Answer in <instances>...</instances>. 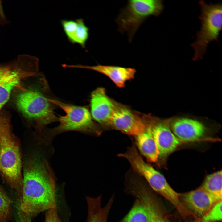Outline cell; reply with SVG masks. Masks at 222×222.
Here are the masks:
<instances>
[{
    "instance_id": "obj_7",
    "label": "cell",
    "mask_w": 222,
    "mask_h": 222,
    "mask_svg": "<svg viewBox=\"0 0 222 222\" xmlns=\"http://www.w3.org/2000/svg\"><path fill=\"white\" fill-rule=\"evenodd\" d=\"M199 3L201 13L199 17L201 23L197 38L191 46L195 54L193 60L202 59L208 44L211 42H219V35L222 27V5L221 3L207 4L202 0Z\"/></svg>"
},
{
    "instance_id": "obj_2",
    "label": "cell",
    "mask_w": 222,
    "mask_h": 222,
    "mask_svg": "<svg viewBox=\"0 0 222 222\" xmlns=\"http://www.w3.org/2000/svg\"><path fill=\"white\" fill-rule=\"evenodd\" d=\"M119 156L125 158L134 170L146 179L151 189L171 203L183 219L192 214L182 204L181 194L176 192L170 185L164 176L143 160L134 146Z\"/></svg>"
},
{
    "instance_id": "obj_11",
    "label": "cell",
    "mask_w": 222,
    "mask_h": 222,
    "mask_svg": "<svg viewBox=\"0 0 222 222\" xmlns=\"http://www.w3.org/2000/svg\"><path fill=\"white\" fill-rule=\"evenodd\" d=\"M150 122L153 138L158 153V158H165L176 149L181 141L165 124L155 121L151 117Z\"/></svg>"
},
{
    "instance_id": "obj_1",
    "label": "cell",
    "mask_w": 222,
    "mask_h": 222,
    "mask_svg": "<svg viewBox=\"0 0 222 222\" xmlns=\"http://www.w3.org/2000/svg\"><path fill=\"white\" fill-rule=\"evenodd\" d=\"M19 203V209L31 218L57 207L54 176L44 159L35 158L25 163Z\"/></svg>"
},
{
    "instance_id": "obj_24",
    "label": "cell",
    "mask_w": 222,
    "mask_h": 222,
    "mask_svg": "<svg viewBox=\"0 0 222 222\" xmlns=\"http://www.w3.org/2000/svg\"><path fill=\"white\" fill-rule=\"evenodd\" d=\"M17 222H31V218L18 208Z\"/></svg>"
},
{
    "instance_id": "obj_5",
    "label": "cell",
    "mask_w": 222,
    "mask_h": 222,
    "mask_svg": "<svg viewBox=\"0 0 222 222\" xmlns=\"http://www.w3.org/2000/svg\"><path fill=\"white\" fill-rule=\"evenodd\" d=\"M49 101L65 112V116H60V124L52 129H47V141L60 133L69 131H76L87 133H96L99 131L97 125L93 121L90 112L87 106H77L61 102L50 98Z\"/></svg>"
},
{
    "instance_id": "obj_25",
    "label": "cell",
    "mask_w": 222,
    "mask_h": 222,
    "mask_svg": "<svg viewBox=\"0 0 222 222\" xmlns=\"http://www.w3.org/2000/svg\"><path fill=\"white\" fill-rule=\"evenodd\" d=\"M9 125L7 119L0 115V134L4 129Z\"/></svg>"
},
{
    "instance_id": "obj_22",
    "label": "cell",
    "mask_w": 222,
    "mask_h": 222,
    "mask_svg": "<svg viewBox=\"0 0 222 222\" xmlns=\"http://www.w3.org/2000/svg\"><path fill=\"white\" fill-rule=\"evenodd\" d=\"M222 200L216 203L206 214L193 222H217L222 220Z\"/></svg>"
},
{
    "instance_id": "obj_6",
    "label": "cell",
    "mask_w": 222,
    "mask_h": 222,
    "mask_svg": "<svg viewBox=\"0 0 222 222\" xmlns=\"http://www.w3.org/2000/svg\"><path fill=\"white\" fill-rule=\"evenodd\" d=\"M164 8L161 0H129L115 20L118 30L122 33L126 32L130 42L142 23L150 16H159Z\"/></svg>"
},
{
    "instance_id": "obj_4",
    "label": "cell",
    "mask_w": 222,
    "mask_h": 222,
    "mask_svg": "<svg viewBox=\"0 0 222 222\" xmlns=\"http://www.w3.org/2000/svg\"><path fill=\"white\" fill-rule=\"evenodd\" d=\"M19 145L10 125L0 134V171L6 183L21 199L23 186Z\"/></svg>"
},
{
    "instance_id": "obj_8",
    "label": "cell",
    "mask_w": 222,
    "mask_h": 222,
    "mask_svg": "<svg viewBox=\"0 0 222 222\" xmlns=\"http://www.w3.org/2000/svg\"><path fill=\"white\" fill-rule=\"evenodd\" d=\"M148 117L114 100L109 125L126 134L136 136L146 129Z\"/></svg>"
},
{
    "instance_id": "obj_21",
    "label": "cell",
    "mask_w": 222,
    "mask_h": 222,
    "mask_svg": "<svg viewBox=\"0 0 222 222\" xmlns=\"http://www.w3.org/2000/svg\"><path fill=\"white\" fill-rule=\"evenodd\" d=\"M78 26L72 43H77L84 49H85L86 42L89 37V28L86 25L82 18L76 19Z\"/></svg>"
},
{
    "instance_id": "obj_19",
    "label": "cell",
    "mask_w": 222,
    "mask_h": 222,
    "mask_svg": "<svg viewBox=\"0 0 222 222\" xmlns=\"http://www.w3.org/2000/svg\"><path fill=\"white\" fill-rule=\"evenodd\" d=\"M119 222H148L147 213L138 199H136L130 211Z\"/></svg>"
},
{
    "instance_id": "obj_23",
    "label": "cell",
    "mask_w": 222,
    "mask_h": 222,
    "mask_svg": "<svg viewBox=\"0 0 222 222\" xmlns=\"http://www.w3.org/2000/svg\"><path fill=\"white\" fill-rule=\"evenodd\" d=\"M57 207L47 210L45 215V222H62L59 217Z\"/></svg>"
},
{
    "instance_id": "obj_15",
    "label": "cell",
    "mask_w": 222,
    "mask_h": 222,
    "mask_svg": "<svg viewBox=\"0 0 222 222\" xmlns=\"http://www.w3.org/2000/svg\"><path fill=\"white\" fill-rule=\"evenodd\" d=\"M150 118L149 116L146 129L143 132L135 136L136 140L138 149L147 160L156 162L158 158V153L152 133Z\"/></svg>"
},
{
    "instance_id": "obj_20",
    "label": "cell",
    "mask_w": 222,
    "mask_h": 222,
    "mask_svg": "<svg viewBox=\"0 0 222 222\" xmlns=\"http://www.w3.org/2000/svg\"><path fill=\"white\" fill-rule=\"evenodd\" d=\"M12 201L0 185V222H10L12 220Z\"/></svg>"
},
{
    "instance_id": "obj_17",
    "label": "cell",
    "mask_w": 222,
    "mask_h": 222,
    "mask_svg": "<svg viewBox=\"0 0 222 222\" xmlns=\"http://www.w3.org/2000/svg\"><path fill=\"white\" fill-rule=\"evenodd\" d=\"M222 171L207 176L200 188L211 193L222 196Z\"/></svg>"
},
{
    "instance_id": "obj_9",
    "label": "cell",
    "mask_w": 222,
    "mask_h": 222,
    "mask_svg": "<svg viewBox=\"0 0 222 222\" xmlns=\"http://www.w3.org/2000/svg\"><path fill=\"white\" fill-rule=\"evenodd\" d=\"M180 200L183 205L198 219L206 214L216 203L221 200L222 196L211 193L199 187L181 194Z\"/></svg>"
},
{
    "instance_id": "obj_14",
    "label": "cell",
    "mask_w": 222,
    "mask_h": 222,
    "mask_svg": "<svg viewBox=\"0 0 222 222\" xmlns=\"http://www.w3.org/2000/svg\"><path fill=\"white\" fill-rule=\"evenodd\" d=\"M172 132L181 141H192L203 137L206 128L200 122L189 118H181L174 121L171 126Z\"/></svg>"
},
{
    "instance_id": "obj_13",
    "label": "cell",
    "mask_w": 222,
    "mask_h": 222,
    "mask_svg": "<svg viewBox=\"0 0 222 222\" xmlns=\"http://www.w3.org/2000/svg\"><path fill=\"white\" fill-rule=\"evenodd\" d=\"M133 196L144 208L148 222H171L165 217L158 199L149 187H139L134 191Z\"/></svg>"
},
{
    "instance_id": "obj_10",
    "label": "cell",
    "mask_w": 222,
    "mask_h": 222,
    "mask_svg": "<svg viewBox=\"0 0 222 222\" xmlns=\"http://www.w3.org/2000/svg\"><path fill=\"white\" fill-rule=\"evenodd\" d=\"M90 113L92 119L101 125H109L114 100L106 94L105 88L99 87L90 95Z\"/></svg>"
},
{
    "instance_id": "obj_12",
    "label": "cell",
    "mask_w": 222,
    "mask_h": 222,
    "mask_svg": "<svg viewBox=\"0 0 222 222\" xmlns=\"http://www.w3.org/2000/svg\"><path fill=\"white\" fill-rule=\"evenodd\" d=\"M62 66L64 68H82L98 72L108 77L119 88L124 87L127 81L133 79L136 73L134 68L115 66L98 64L91 66L64 64Z\"/></svg>"
},
{
    "instance_id": "obj_3",
    "label": "cell",
    "mask_w": 222,
    "mask_h": 222,
    "mask_svg": "<svg viewBox=\"0 0 222 222\" xmlns=\"http://www.w3.org/2000/svg\"><path fill=\"white\" fill-rule=\"evenodd\" d=\"M50 90L48 84L42 90L31 89L19 93L16 97L18 109L27 118L36 122L42 128L58 121L55 114L57 106L49 101Z\"/></svg>"
},
{
    "instance_id": "obj_18",
    "label": "cell",
    "mask_w": 222,
    "mask_h": 222,
    "mask_svg": "<svg viewBox=\"0 0 222 222\" xmlns=\"http://www.w3.org/2000/svg\"><path fill=\"white\" fill-rule=\"evenodd\" d=\"M28 66L25 57L22 55H19L12 65L0 66V81L24 70Z\"/></svg>"
},
{
    "instance_id": "obj_16",
    "label": "cell",
    "mask_w": 222,
    "mask_h": 222,
    "mask_svg": "<svg viewBox=\"0 0 222 222\" xmlns=\"http://www.w3.org/2000/svg\"><path fill=\"white\" fill-rule=\"evenodd\" d=\"M24 70L0 81V110L9 99L12 90L19 84L24 75L32 74Z\"/></svg>"
}]
</instances>
